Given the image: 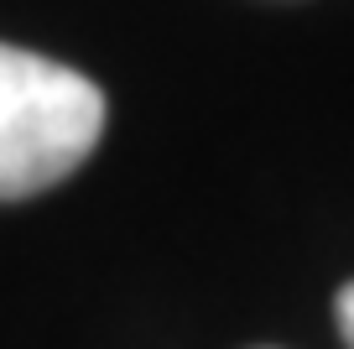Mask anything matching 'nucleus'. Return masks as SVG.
<instances>
[{
    "mask_svg": "<svg viewBox=\"0 0 354 349\" xmlns=\"http://www.w3.org/2000/svg\"><path fill=\"white\" fill-rule=\"evenodd\" d=\"M104 136V94L84 73L26 47L0 53V193L63 183Z\"/></svg>",
    "mask_w": 354,
    "mask_h": 349,
    "instance_id": "f257e3e1",
    "label": "nucleus"
},
{
    "mask_svg": "<svg viewBox=\"0 0 354 349\" xmlns=\"http://www.w3.org/2000/svg\"><path fill=\"white\" fill-rule=\"evenodd\" d=\"M339 328H344V344L354 349V282L339 292Z\"/></svg>",
    "mask_w": 354,
    "mask_h": 349,
    "instance_id": "f03ea898",
    "label": "nucleus"
}]
</instances>
